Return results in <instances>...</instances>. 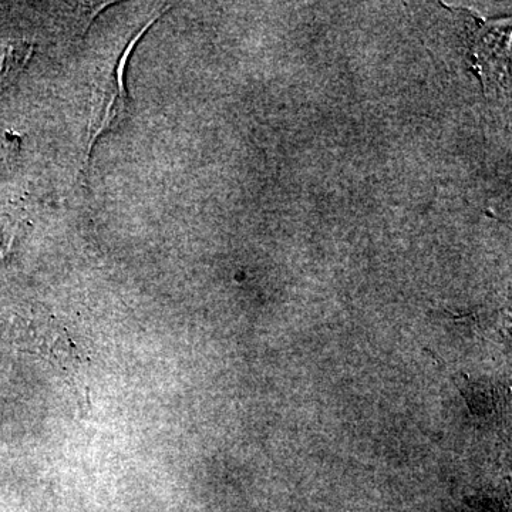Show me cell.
Returning a JSON list of instances; mask_svg holds the SVG:
<instances>
[{"label": "cell", "instance_id": "5b68a950", "mask_svg": "<svg viewBox=\"0 0 512 512\" xmlns=\"http://www.w3.org/2000/svg\"><path fill=\"white\" fill-rule=\"evenodd\" d=\"M15 238V225L12 224V221L0 220V261L8 256Z\"/></svg>", "mask_w": 512, "mask_h": 512}, {"label": "cell", "instance_id": "6da1fadb", "mask_svg": "<svg viewBox=\"0 0 512 512\" xmlns=\"http://www.w3.org/2000/svg\"><path fill=\"white\" fill-rule=\"evenodd\" d=\"M156 19L150 20L144 28L138 30L130 43L124 47L113 66L104 69L93 87L92 117L89 124V151L92 156L94 144L103 134L116 130L130 116L131 101L126 89V69L128 60L133 55L134 47L141 37L154 25Z\"/></svg>", "mask_w": 512, "mask_h": 512}, {"label": "cell", "instance_id": "3957f363", "mask_svg": "<svg viewBox=\"0 0 512 512\" xmlns=\"http://www.w3.org/2000/svg\"><path fill=\"white\" fill-rule=\"evenodd\" d=\"M33 55V45L28 42H10L0 47V90L10 86Z\"/></svg>", "mask_w": 512, "mask_h": 512}, {"label": "cell", "instance_id": "277c9868", "mask_svg": "<svg viewBox=\"0 0 512 512\" xmlns=\"http://www.w3.org/2000/svg\"><path fill=\"white\" fill-rule=\"evenodd\" d=\"M456 384L460 392L466 397L468 404H470L471 412L476 414L493 412L495 400L493 390H487L480 384H471L470 382Z\"/></svg>", "mask_w": 512, "mask_h": 512}, {"label": "cell", "instance_id": "7a4b0ae2", "mask_svg": "<svg viewBox=\"0 0 512 512\" xmlns=\"http://www.w3.org/2000/svg\"><path fill=\"white\" fill-rule=\"evenodd\" d=\"M13 340L25 352L39 355H69L70 340L62 328L50 325L43 319H19L13 325Z\"/></svg>", "mask_w": 512, "mask_h": 512}]
</instances>
